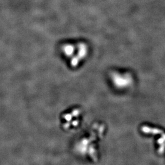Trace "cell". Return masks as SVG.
Returning <instances> with one entry per match:
<instances>
[{"instance_id":"cell-1","label":"cell","mask_w":165,"mask_h":165,"mask_svg":"<svg viewBox=\"0 0 165 165\" xmlns=\"http://www.w3.org/2000/svg\"><path fill=\"white\" fill-rule=\"evenodd\" d=\"M112 78L115 85L119 88L126 87L131 82V76L127 74L123 75L118 73H113Z\"/></svg>"},{"instance_id":"cell-2","label":"cell","mask_w":165,"mask_h":165,"mask_svg":"<svg viewBox=\"0 0 165 165\" xmlns=\"http://www.w3.org/2000/svg\"><path fill=\"white\" fill-rule=\"evenodd\" d=\"M87 53V49L84 44H80L79 46V51L78 55L73 58L71 60V65L76 67L79 64V62L83 58L86 57Z\"/></svg>"},{"instance_id":"cell-3","label":"cell","mask_w":165,"mask_h":165,"mask_svg":"<svg viewBox=\"0 0 165 165\" xmlns=\"http://www.w3.org/2000/svg\"><path fill=\"white\" fill-rule=\"evenodd\" d=\"M142 131L143 133L145 134H152L153 135H160V136L163 138L165 141V133L162 131L158 128H152L148 126H143L141 128Z\"/></svg>"},{"instance_id":"cell-4","label":"cell","mask_w":165,"mask_h":165,"mask_svg":"<svg viewBox=\"0 0 165 165\" xmlns=\"http://www.w3.org/2000/svg\"><path fill=\"white\" fill-rule=\"evenodd\" d=\"M64 51L66 56H71L73 55L74 51V48L72 45H66L64 47Z\"/></svg>"},{"instance_id":"cell-5","label":"cell","mask_w":165,"mask_h":165,"mask_svg":"<svg viewBox=\"0 0 165 165\" xmlns=\"http://www.w3.org/2000/svg\"><path fill=\"white\" fill-rule=\"evenodd\" d=\"M158 143L160 145L159 148V153L162 154L164 152L165 150V141L163 138H160L159 140H158Z\"/></svg>"}]
</instances>
